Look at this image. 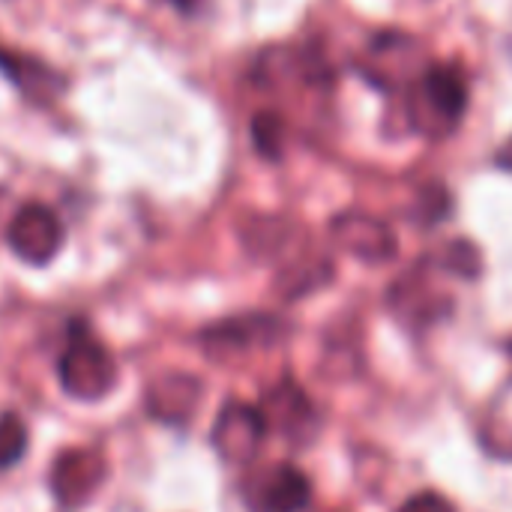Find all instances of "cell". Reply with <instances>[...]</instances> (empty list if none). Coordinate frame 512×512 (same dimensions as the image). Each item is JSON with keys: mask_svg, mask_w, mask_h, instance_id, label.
I'll list each match as a JSON object with an SVG mask.
<instances>
[{"mask_svg": "<svg viewBox=\"0 0 512 512\" xmlns=\"http://www.w3.org/2000/svg\"><path fill=\"white\" fill-rule=\"evenodd\" d=\"M408 123L414 132L441 141L459 129L468 111V84L456 66H426V72L405 90Z\"/></svg>", "mask_w": 512, "mask_h": 512, "instance_id": "obj_1", "label": "cell"}, {"mask_svg": "<svg viewBox=\"0 0 512 512\" xmlns=\"http://www.w3.org/2000/svg\"><path fill=\"white\" fill-rule=\"evenodd\" d=\"M426 66L420 42L405 33H381L366 45L360 72L381 90H408Z\"/></svg>", "mask_w": 512, "mask_h": 512, "instance_id": "obj_2", "label": "cell"}, {"mask_svg": "<svg viewBox=\"0 0 512 512\" xmlns=\"http://www.w3.org/2000/svg\"><path fill=\"white\" fill-rule=\"evenodd\" d=\"M63 390L78 402H99L117 384V366L111 354L96 342H75L66 348L57 366Z\"/></svg>", "mask_w": 512, "mask_h": 512, "instance_id": "obj_3", "label": "cell"}, {"mask_svg": "<svg viewBox=\"0 0 512 512\" xmlns=\"http://www.w3.org/2000/svg\"><path fill=\"white\" fill-rule=\"evenodd\" d=\"M6 243L21 261H27L33 267H42L60 252L63 225L48 207L27 204L12 216V222L6 228Z\"/></svg>", "mask_w": 512, "mask_h": 512, "instance_id": "obj_4", "label": "cell"}, {"mask_svg": "<svg viewBox=\"0 0 512 512\" xmlns=\"http://www.w3.org/2000/svg\"><path fill=\"white\" fill-rule=\"evenodd\" d=\"M267 432V420L261 411L249 408V405H228L216 426H213V447L216 453L231 462V465H246L255 459L261 441Z\"/></svg>", "mask_w": 512, "mask_h": 512, "instance_id": "obj_5", "label": "cell"}, {"mask_svg": "<svg viewBox=\"0 0 512 512\" xmlns=\"http://www.w3.org/2000/svg\"><path fill=\"white\" fill-rule=\"evenodd\" d=\"M246 501L252 512H300L309 504V480L291 465H276L249 483Z\"/></svg>", "mask_w": 512, "mask_h": 512, "instance_id": "obj_6", "label": "cell"}, {"mask_svg": "<svg viewBox=\"0 0 512 512\" xmlns=\"http://www.w3.org/2000/svg\"><path fill=\"white\" fill-rule=\"evenodd\" d=\"M333 240L354 258L369 264H384L396 255V234L372 216L345 213L333 222Z\"/></svg>", "mask_w": 512, "mask_h": 512, "instance_id": "obj_7", "label": "cell"}, {"mask_svg": "<svg viewBox=\"0 0 512 512\" xmlns=\"http://www.w3.org/2000/svg\"><path fill=\"white\" fill-rule=\"evenodd\" d=\"M105 477V462L93 450H69L51 468V489L60 504L87 501Z\"/></svg>", "mask_w": 512, "mask_h": 512, "instance_id": "obj_8", "label": "cell"}, {"mask_svg": "<svg viewBox=\"0 0 512 512\" xmlns=\"http://www.w3.org/2000/svg\"><path fill=\"white\" fill-rule=\"evenodd\" d=\"M201 402V384L189 375H165L147 393V408L162 423H186Z\"/></svg>", "mask_w": 512, "mask_h": 512, "instance_id": "obj_9", "label": "cell"}, {"mask_svg": "<svg viewBox=\"0 0 512 512\" xmlns=\"http://www.w3.org/2000/svg\"><path fill=\"white\" fill-rule=\"evenodd\" d=\"M264 420H270L279 432H285L291 441H297V438H303L306 435V429L309 432H315V414H312V408H309V402H306V396L297 390V387H291V384H285V387H279V390H273L270 396H267V411H264Z\"/></svg>", "mask_w": 512, "mask_h": 512, "instance_id": "obj_10", "label": "cell"}, {"mask_svg": "<svg viewBox=\"0 0 512 512\" xmlns=\"http://www.w3.org/2000/svg\"><path fill=\"white\" fill-rule=\"evenodd\" d=\"M27 450V429L15 414L0 417V471L12 468Z\"/></svg>", "mask_w": 512, "mask_h": 512, "instance_id": "obj_11", "label": "cell"}, {"mask_svg": "<svg viewBox=\"0 0 512 512\" xmlns=\"http://www.w3.org/2000/svg\"><path fill=\"white\" fill-rule=\"evenodd\" d=\"M252 138H255V147L264 156L276 159L279 150H282V120H279V114H258L252 120Z\"/></svg>", "mask_w": 512, "mask_h": 512, "instance_id": "obj_12", "label": "cell"}, {"mask_svg": "<svg viewBox=\"0 0 512 512\" xmlns=\"http://www.w3.org/2000/svg\"><path fill=\"white\" fill-rule=\"evenodd\" d=\"M399 512H453V504L435 492H423V495L411 498Z\"/></svg>", "mask_w": 512, "mask_h": 512, "instance_id": "obj_13", "label": "cell"}, {"mask_svg": "<svg viewBox=\"0 0 512 512\" xmlns=\"http://www.w3.org/2000/svg\"><path fill=\"white\" fill-rule=\"evenodd\" d=\"M495 162H498L504 171H512V138H507V141H504V147L495 153Z\"/></svg>", "mask_w": 512, "mask_h": 512, "instance_id": "obj_14", "label": "cell"}, {"mask_svg": "<svg viewBox=\"0 0 512 512\" xmlns=\"http://www.w3.org/2000/svg\"><path fill=\"white\" fill-rule=\"evenodd\" d=\"M174 3H180V6H189L192 0H174Z\"/></svg>", "mask_w": 512, "mask_h": 512, "instance_id": "obj_15", "label": "cell"}, {"mask_svg": "<svg viewBox=\"0 0 512 512\" xmlns=\"http://www.w3.org/2000/svg\"><path fill=\"white\" fill-rule=\"evenodd\" d=\"M510 351H512V345H510Z\"/></svg>", "mask_w": 512, "mask_h": 512, "instance_id": "obj_16", "label": "cell"}]
</instances>
